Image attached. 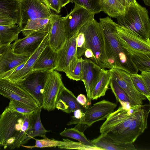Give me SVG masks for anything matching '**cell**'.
Listing matches in <instances>:
<instances>
[{
	"mask_svg": "<svg viewBox=\"0 0 150 150\" xmlns=\"http://www.w3.org/2000/svg\"><path fill=\"white\" fill-rule=\"evenodd\" d=\"M30 115H23L6 108L0 118V147L18 148L30 139Z\"/></svg>",
	"mask_w": 150,
	"mask_h": 150,
	"instance_id": "cell-1",
	"label": "cell"
},
{
	"mask_svg": "<svg viewBox=\"0 0 150 150\" xmlns=\"http://www.w3.org/2000/svg\"><path fill=\"white\" fill-rule=\"evenodd\" d=\"M104 38L105 52L110 69H117L130 74L138 73L130 53L122 46L116 33L117 23L108 17L100 18Z\"/></svg>",
	"mask_w": 150,
	"mask_h": 150,
	"instance_id": "cell-2",
	"label": "cell"
},
{
	"mask_svg": "<svg viewBox=\"0 0 150 150\" xmlns=\"http://www.w3.org/2000/svg\"><path fill=\"white\" fill-rule=\"evenodd\" d=\"M117 24L141 38L150 40V22L146 8L137 2L126 6L124 15L116 18Z\"/></svg>",
	"mask_w": 150,
	"mask_h": 150,
	"instance_id": "cell-3",
	"label": "cell"
},
{
	"mask_svg": "<svg viewBox=\"0 0 150 150\" xmlns=\"http://www.w3.org/2000/svg\"><path fill=\"white\" fill-rule=\"evenodd\" d=\"M149 105H132L129 109L125 108L120 106L106 118L100 127V133L107 134L114 138L129 127L132 121Z\"/></svg>",
	"mask_w": 150,
	"mask_h": 150,
	"instance_id": "cell-4",
	"label": "cell"
},
{
	"mask_svg": "<svg viewBox=\"0 0 150 150\" xmlns=\"http://www.w3.org/2000/svg\"><path fill=\"white\" fill-rule=\"evenodd\" d=\"M79 31L84 35L87 49L93 52L95 63L102 69H109L105 52L104 35L99 23L92 18Z\"/></svg>",
	"mask_w": 150,
	"mask_h": 150,
	"instance_id": "cell-5",
	"label": "cell"
},
{
	"mask_svg": "<svg viewBox=\"0 0 150 150\" xmlns=\"http://www.w3.org/2000/svg\"><path fill=\"white\" fill-rule=\"evenodd\" d=\"M19 20L18 26L22 31L30 20L49 18L50 9L41 0H19Z\"/></svg>",
	"mask_w": 150,
	"mask_h": 150,
	"instance_id": "cell-6",
	"label": "cell"
},
{
	"mask_svg": "<svg viewBox=\"0 0 150 150\" xmlns=\"http://www.w3.org/2000/svg\"><path fill=\"white\" fill-rule=\"evenodd\" d=\"M50 71L33 70L23 79L16 82L35 100L38 106L41 107L44 86Z\"/></svg>",
	"mask_w": 150,
	"mask_h": 150,
	"instance_id": "cell-7",
	"label": "cell"
},
{
	"mask_svg": "<svg viewBox=\"0 0 150 150\" xmlns=\"http://www.w3.org/2000/svg\"><path fill=\"white\" fill-rule=\"evenodd\" d=\"M64 85L61 75L56 70L50 71L43 89L42 108L48 111L55 109L57 96Z\"/></svg>",
	"mask_w": 150,
	"mask_h": 150,
	"instance_id": "cell-8",
	"label": "cell"
},
{
	"mask_svg": "<svg viewBox=\"0 0 150 150\" xmlns=\"http://www.w3.org/2000/svg\"><path fill=\"white\" fill-rule=\"evenodd\" d=\"M95 15L84 8L75 4L70 12L65 17H62L67 39L77 34L83 25L94 18Z\"/></svg>",
	"mask_w": 150,
	"mask_h": 150,
	"instance_id": "cell-9",
	"label": "cell"
},
{
	"mask_svg": "<svg viewBox=\"0 0 150 150\" xmlns=\"http://www.w3.org/2000/svg\"><path fill=\"white\" fill-rule=\"evenodd\" d=\"M0 95L23 103L34 109L38 106L35 100L18 83L8 79H0Z\"/></svg>",
	"mask_w": 150,
	"mask_h": 150,
	"instance_id": "cell-10",
	"label": "cell"
},
{
	"mask_svg": "<svg viewBox=\"0 0 150 150\" xmlns=\"http://www.w3.org/2000/svg\"><path fill=\"white\" fill-rule=\"evenodd\" d=\"M51 28L34 32L23 38L18 39L10 44V47L16 54L31 55L40 46Z\"/></svg>",
	"mask_w": 150,
	"mask_h": 150,
	"instance_id": "cell-11",
	"label": "cell"
},
{
	"mask_svg": "<svg viewBox=\"0 0 150 150\" xmlns=\"http://www.w3.org/2000/svg\"><path fill=\"white\" fill-rule=\"evenodd\" d=\"M31 55L16 54L10 47L0 57V79H7L16 73Z\"/></svg>",
	"mask_w": 150,
	"mask_h": 150,
	"instance_id": "cell-12",
	"label": "cell"
},
{
	"mask_svg": "<svg viewBox=\"0 0 150 150\" xmlns=\"http://www.w3.org/2000/svg\"><path fill=\"white\" fill-rule=\"evenodd\" d=\"M112 77L127 95L131 105H143L146 97L135 88L131 79L130 74L122 70L111 69Z\"/></svg>",
	"mask_w": 150,
	"mask_h": 150,
	"instance_id": "cell-13",
	"label": "cell"
},
{
	"mask_svg": "<svg viewBox=\"0 0 150 150\" xmlns=\"http://www.w3.org/2000/svg\"><path fill=\"white\" fill-rule=\"evenodd\" d=\"M149 111V104L132 121L129 127L122 133L113 138L121 142L133 143L147 128V120Z\"/></svg>",
	"mask_w": 150,
	"mask_h": 150,
	"instance_id": "cell-14",
	"label": "cell"
},
{
	"mask_svg": "<svg viewBox=\"0 0 150 150\" xmlns=\"http://www.w3.org/2000/svg\"><path fill=\"white\" fill-rule=\"evenodd\" d=\"M116 35L124 48L129 47L150 54V40L141 38L129 30L117 24Z\"/></svg>",
	"mask_w": 150,
	"mask_h": 150,
	"instance_id": "cell-15",
	"label": "cell"
},
{
	"mask_svg": "<svg viewBox=\"0 0 150 150\" xmlns=\"http://www.w3.org/2000/svg\"><path fill=\"white\" fill-rule=\"evenodd\" d=\"M117 106L116 103L105 100L94 104L84 112V124L86 128L96 122L104 120Z\"/></svg>",
	"mask_w": 150,
	"mask_h": 150,
	"instance_id": "cell-16",
	"label": "cell"
},
{
	"mask_svg": "<svg viewBox=\"0 0 150 150\" xmlns=\"http://www.w3.org/2000/svg\"><path fill=\"white\" fill-rule=\"evenodd\" d=\"M50 18L51 28L49 45L57 52L63 47L67 39L64 21L63 18L59 15L52 13Z\"/></svg>",
	"mask_w": 150,
	"mask_h": 150,
	"instance_id": "cell-17",
	"label": "cell"
},
{
	"mask_svg": "<svg viewBox=\"0 0 150 150\" xmlns=\"http://www.w3.org/2000/svg\"><path fill=\"white\" fill-rule=\"evenodd\" d=\"M84 59L83 77L81 80L84 85L87 96L86 107L91 104V94L97 83L103 69L91 60L85 58Z\"/></svg>",
	"mask_w": 150,
	"mask_h": 150,
	"instance_id": "cell-18",
	"label": "cell"
},
{
	"mask_svg": "<svg viewBox=\"0 0 150 150\" xmlns=\"http://www.w3.org/2000/svg\"><path fill=\"white\" fill-rule=\"evenodd\" d=\"M77 34L67 39L63 47L57 52V67L54 70L65 72L71 61L78 57L76 39Z\"/></svg>",
	"mask_w": 150,
	"mask_h": 150,
	"instance_id": "cell-19",
	"label": "cell"
},
{
	"mask_svg": "<svg viewBox=\"0 0 150 150\" xmlns=\"http://www.w3.org/2000/svg\"><path fill=\"white\" fill-rule=\"evenodd\" d=\"M55 108L67 113L73 112L78 109H83L74 94L64 85L61 88L56 102Z\"/></svg>",
	"mask_w": 150,
	"mask_h": 150,
	"instance_id": "cell-20",
	"label": "cell"
},
{
	"mask_svg": "<svg viewBox=\"0 0 150 150\" xmlns=\"http://www.w3.org/2000/svg\"><path fill=\"white\" fill-rule=\"evenodd\" d=\"M50 32V31L46 35L40 46L31 55L23 67L16 73L6 79L13 82H17L23 79L33 70V67L40 54L45 47L49 44Z\"/></svg>",
	"mask_w": 150,
	"mask_h": 150,
	"instance_id": "cell-21",
	"label": "cell"
},
{
	"mask_svg": "<svg viewBox=\"0 0 150 150\" xmlns=\"http://www.w3.org/2000/svg\"><path fill=\"white\" fill-rule=\"evenodd\" d=\"M95 146L102 150H136L133 143L118 142L107 134H101L97 138L91 140Z\"/></svg>",
	"mask_w": 150,
	"mask_h": 150,
	"instance_id": "cell-22",
	"label": "cell"
},
{
	"mask_svg": "<svg viewBox=\"0 0 150 150\" xmlns=\"http://www.w3.org/2000/svg\"><path fill=\"white\" fill-rule=\"evenodd\" d=\"M57 52L47 45L42 50L34 64L33 70L52 71L57 67Z\"/></svg>",
	"mask_w": 150,
	"mask_h": 150,
	"instance_id": "cell-23",
	"label": "cell"
},
{
	"mask_svg": "<svg viewBox=\"0 0 150 150\" xmlns=\"http://www.w3.org/2000/svg\"><path fill=\"white\" fill-rule=\"evenodd\" d=\"M112 76V72L111 69L106 70L103 69L98 81L91 92L92 100H97L105 95L109 88Z\"/></svg>",
	"mask_w": 150,
	"mask_h": 150,
	"instance_id": "cell-24",
	"label": "cell"
},
{
	"mask_svg": "<svg viewBox=\"0 0 150 150\" xmlns=\"http://www.w3.org/2000/svg\"><path fill=\"white\" fill-rule=\"evenodd\" d=\"M19 0H0V18L19 20Z\"/></svg>",
	"mask_w": 150,
	"mask_h": 150,
	"instance_id": "cell-25",
	"label": "cell"
},
{
	"mask_svg": "<svg viewBox=\"0 0 150 150\" xmlns=\"http://www.w3.org/2000/svg\"><path fill=\"white\" fill-rule=\"evenodd\" d=\"M42 108L38 106L29 115L30 134V139L37 136L43 137L48 131L44 128L42 123L40 115Z\"/></svg>",
	"mask_w": 150,
	"mask_h": 150,
	"instance_id": "cell-26",
	"label": "cell"
},
{
	"mask_svg": "<svg viewBox=\"0 0 150 150\" xmlns=\"http://www.w3.org/2000/svg\"><path fill=\"white\" fill-rule=\"evenodd\" d=\"M124 48L130 53L132 60L138 71H150V54L129 47Z\"/></svg>",
	"mask_w": 150,
	"mask_h": 150,
	"instance_id": "cell-27",
	"label": "cell"
},
{
	"mask_svg": "<svg viewBox=\"0 0 150 150\" xmlns=\"http://www.w3.org/2000/svg\"><path fill=\"white\" fill-rule=\"evenodd\" d=\"M101 4L102 11L111 17L116 18L125 13L126 6L118 0H101Z\"/></svg>",
	"mask_w": 150,
	"mask_h": 150,
	"instance_id": "cell-28",
	"label": "cell"
},
{
	"mask_svg": "<svg viewBox=\"0 0 150 150\" xmlns=\"http://www.w3.org/2000/svg\"><path fill=\"white\" fill-rule=\"evenodd\" d=\"M21 31L18 26L16 24L0 25V45L10 44L18 40Z\"/></svg>",
	"mask_w": 150,
	"mask_h": 150,
	"instance_id": "cell-29",
	"label": "cell"
},
{
	"mask_svg": "<svg viewBox=\"0 0 150 150\" xmlns=\"http://www.w3.org/2000/svg\"><path fill=\"white\" fill-rule=\"evenodd\" d=\"M51 22L50 18H37L29 21L22 30L25 36L41 30L50 28Z\"/></svg>",
	"mask_w": 150,
	"mask_h": 150,
	"instance_id": "cell-30",
	"label": "cell"
},
{
	"mask_svg": "<svg viewBox=\"0 0 150 150\" xmlns=\"http://www.w3.org/2000/svg\"><path fill=\"white\" fill-rule=\"evenodd\" d=\"M84 59L82 57H76L70 63L65 73L70 79L81 81L83 77Z\"/></svg>",
	"mask_w": 150,
	"mask_h": 150,
	"instance_id": "cell-31",
	"label": "cell"
},
{
	"mask_svg": "<svg viewBox=\"0 0 150 150\" xmlns=\"http://www.w3.org/2000/svg\"><path fill=\"white\" fill-rule=\"evenodd\" d=\"M60 135L75 139L86 145L94 146L91 141L87 139L83 132L79 131L75 127L64 129L60 133Z\"/></svg>",
	"mask_w": 150,
	"mask_h": 150,
	"instance_id": "cell-32",
	"label": "cell"
},
{
	"mask_svg": "<svg viewBox=\"0 0 150 150\" xmlns=\"http://www.w3.org/2000/svg\"><path fill=\"white\" fill-rule=\"evenodd\" d=\"M69 3H74L93 14L102 11L101 0H69Z\"/></svg>",
	"mask_w": 150,
	"mask_h": 150,
	"instance_id": "cell-33",
	"label": "cell"
},
{
	"mask_svg": "<svg viewBox=\"0 0 150 150\" xmlns=\"http://www.w3.org/2000/svg\"><path fill=\"white\" fill-rule=\"evenodd\" d=\"M43 139H35V145L32 146L22 145V146L26 148L32 149L35 148H46L58 146L65 145L67 142L65 139L63 141L57 140L50 139L47 138L46 136L43 137Z\"/></svg>",
	"mask_w": 150,
	"mask_h": 150,
	"instance_id": "cell-34",
	"label": "cell"
},
{
	"mask_svg": "<svg viewBox=\"0 0 150 150\" xmlns=\"http://www.w3.org/2000/svg\"><path fill=\"white\" fill-rule=\"evenodd\" d=\"M109 86L117 102H119L120 101H122L130 103V100L127 95L112 77Z\"/></svg>",
	"mask_w": 150,
	"mask_h": 150,
	"instance_id": "cell-35",
	"label": "cell"
},
{
	"mask_svg": "<svg viewBox=\"0 0 150 150\" xmlns=\"http://www.w3.org/2000/svg\"><path fill=\"white\" fill-rule=\"evenodd\" d=\"M7 108L9 110L17 112L23 115H30L35 109L20 101L10 100Z\"/></svg>",
	"mask_w": 150,
	"mask_h": 150,
	"instance_id": "cell-36",
	"label": "cell"
},
{
	"mask_svg": "<svg viewBox=\"0 0 150 150\" xmlns=\"http://www.w3.org/2000/svg\"><path fill=\"white\" fill-rule=\"evenodd\" d=\"M130 76L136 89L139 92L145 96L146 99L150 101V92L149 91L144 83L140 74H139L138 73L130 74Z\"/></svg>",
	"mask_w": 150,
	"mask_h": 150,
	"instance_id": "cell-37",
	"label": "cell"
},
{
	"mask_svg": "<svg viewBox=\"0 0 150 150\" xmlns=\"http://www.w3.org/2000/svg\"><path fill=\"white\" fill-rule=\"evenodd\" d=\"M76 55L79 58L84 55L87 49L85 38L83 34L79 31L76 38Z\"/></svg>",
	"mask_w": 150,
	"mask_h": 150,
	"instance_id": "cell-38",
	"label": "cell"
},
{
	"mask_svg": "<svg viewBox=\"0 0 150 150\" xmlns=\"http://www.w3.org/2000/svg\"><path fill=\"white\" fill-rule=\"evenodd\" d=\"M61 149H76L78 150H102L95 146L88 145L79 142H73L69 140V144L66 145L58 146Z\"/></svg>",
	"mask_w": 150,
	"mask_h": 150,
	"instance_id": "cell-39",
	"label": "cell"
},
{
	"mask_svg": "<svg viewBox=\"0 0 150 150\" xmlns=\"http://www.w3.org/2000/svg\"><path fill=\"white\" fill-rule=\"evenodd\" d=\"M50 9L59 13L62 8V0H41Z\"/></svg>",
	"mask_w": 150,
	"mask_h": 150,
	"instance_id": "cell-40",
	"label": "cell"
},
{
	"mask_svg": "<svg viewBox=\"0 0 150 150\" xmlns=\"http://www.w3.org/2000/svg\"><path fill=\"white\" fill-rule=\"evenodd\" d=\"M140 75L144 83L150 92V71H141Z\"/></svg>",
	"mask_w": 150,
	"mask_h": 150,
	"instance_id": "cell-41",
	"label": "cell"
},
{
	"mask_svg": "<svg viewBox=\"0 0 150 150\" xmlns=\"http://www.w3.org/2000/svg\"><path fill=\"white\" fill-rule=\"evenodd\" d=\"M77 101L78 103L84 108L86 110L87 103V98L83 94H80L76 98Z\"/></svg>",
	"mask_w": 150,
	"mask_h": 150,
	"instance_id": "cell-42",
	"label": "cell"
},
{
	"mask_svg": "<svg viewBox=\"0 0 150 150\" xmlns=\"http://www.w3.org/2000/svg\"><path fill=\"white\" fill-rule=\"evenodd\" d=\"M14 24H17V23L13 20L0 18V25H9Z\"/></svg>",
	"mask_w": 150,
	"mask_h": 150,
	"instance_id": "cell-43",
	"label": "cell"
},
{
	"mask_svg": "<svg viewBox=\"0 0 150 150\" xmlns=\"http://www.w3.org/2000/svg\"><path fill=\"white\" fill-rule=\"evenodd\" d=\"M83 55L85 58L91 60L95 63V57L91 50L87 48L85 51Z\"/></svg>",
	"mask_w": 150,
	"mask_h": 150,
	"instance_id": "cell-44",
	"label": "cell"
},
{
	"mask_svg": "<svg viewBox=\"0 0 150 150\" xmlns=\"http://www.w3.org/2000/svg\"><path fill=\"white\" fill-rule=\"evenodd\" d=\"M10 44H9L4 45H0V57L10 47Z\"/></svg>",
	"mask_w": 150,
	"mask_h": 150,
	"instance_id": "cell-45",
	"label": "cell"
},
{
	"mask_svg": "<svg viewBox=\"0 0 150 150\" xmlns=\"http://www.w3.org/2000/svg\"><path fill=\"white\" fill-rule=\"evenodd\" d=\"M69 0H62V7L64 6L67 4L69 3Z\"/></svg>",
	"mask_w": 150,
	"mask_h": 150,
	"instance_id": "cell-46",
	"label": "cell"
},
{
	"mask_svg": "<svg viewBox=\"0 0 150 150\" xmlns=\"http://www.w3.org/2000/svg\"><path fill=\"white\" fill-rule=\"evenodd\" d=\"M121 3L125 6H127L126 0H118Z\"/></svg>",
	"mask_w": 150,
	"mask_h": 150,
	"instance_id": "cell-47",
	"label": "cell"
},
{
	"mask_svg": "<svg viewBox=\"0 0 150 150\" xmlns=\"http://www.w3.org/2000/svg\"><path fill=\"white\" fill-rule=\"evenodd\" d=\"M144 3L146 6H150V0H143Z\"/></svg>",
	"mask_w": 150,
	"mask_h": 150,
	"instance_id": "cell-48",
	"label": "cell"
},
{
	"mask_svg": "<svg viewBox=\"0 0 150 150\" xmlns=\"http://www.w3.org/2000/svg\"><path fill=\"white\" fill-rule=\"evenodd\" d=\"M1 116V115H0V118Z\"/></svg>",
	"mask_w": 150,
	"mask_h": 150,
	"instance_id": "cell-49",
	"label": "cell"
}]
</instances>
